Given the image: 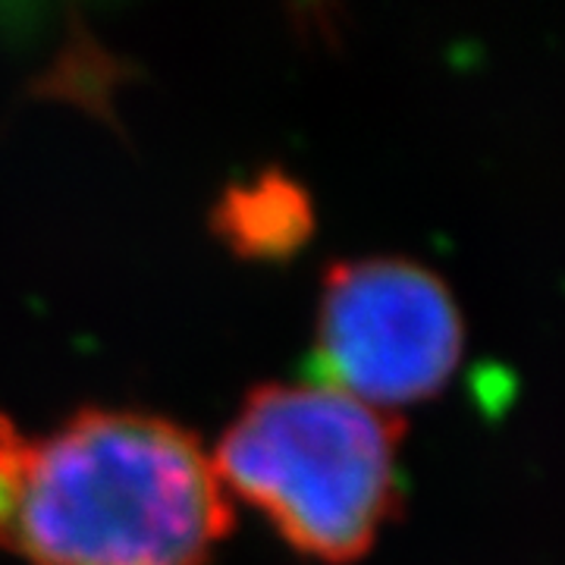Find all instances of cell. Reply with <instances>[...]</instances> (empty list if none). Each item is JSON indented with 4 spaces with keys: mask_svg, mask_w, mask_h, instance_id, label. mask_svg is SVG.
<instances>
[{
    "mask_svg": "<svg viewBox=\"0 0 565 565\" xmlns=\"http://www.w3.org/2000/svg\"><path fill=\"white\" fill-rule=\"evenodd\" d=\"M230 527L233 497L185 427L82 408L25 440L0 546L29 565H204Z\"/></svg>",
    "mask_w": 565,
    "mask_h": 565,
    "instance_id": "obj_1",
    "label": "cell"
},
{
    "mask_svg": "<svg viewBox=\"0 0 565 565\" xmlns=\"http://www.w3.org/2000/svg\"><path fill=\"white\" fill-rule=\"evenodd\" d=\"M403 424L318 381L255 386L211 452L230 497L262 509L296 550L352 563L403 503Z\"/></svg>",
    "mask_w": 565,
    "mask_h": 565,
    "instance_id": "obj_2",
    "label": "cell"
},
{
    "mask_svg": "<svg viewBox=\"0 0 565 565\" xmlns=\"http://www.w3.org/2000/svg\"><path fill=\"white\" fill-rule=\"evenodd\" d=\"M462 318L437 274L390 255L345 258L323 274L318 384L390 412L437 396L462 359Z\"/></svg>",
    "mask_w": 565,
    "mask_h": 565,
    "instance_id": "obj_3",
    "label": "cell"
},
{
    "mask_svg": "<svg viewBox=\"0 0 565 565\" xmlns=\"http://www.w3.org/2000/svg\"><path fill=\"white\" fill-rule=\"evenodd\" d=\"M302 195L282 180L248 182L223 202V230L248 252H277L302 236Z\"/></svg>",
    "mask_w": 565,
    "mask_h": 565,
    "instance_id": "obj_4",
    "label": "cell"
},
{
    "mask_svg": "<svg viewBox=\"0 0 565 565\" xmlns=\"http://www.w3.org/2000/svg\"><path fill=\"white\" fill-rule=\"evenodd\" d=\"M22 452H25V437H20V430L0 412V512L10 500V490H13L17 471L22 465Z\"/></svg>",
    "mask_w": 565,
    "mask_h": 565,
    "instance_id": "obj_5",
    "label": "cell"
}]
</instances>
